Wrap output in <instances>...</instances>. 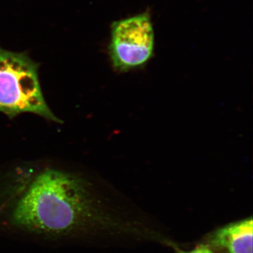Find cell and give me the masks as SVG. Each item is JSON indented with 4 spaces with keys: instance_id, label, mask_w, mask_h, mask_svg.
<instances>
[{
    "instance_id": "6da1fadb",
    "label": "cell",
    "mask_w": 253,
    "mask_h": 253,
    "mask_svg": "<svg viewBox=\"0 0 253 253\" xmlns=\"http://www.w3.org/2000/svg\"><path fill=\"white\" fill-rule=\"evenodd\" d=\"M6 217L18 231L56 239H79L104 221L91 184L76 173L54 168L14 181Z\"/></svg>"
},
{
    "instance_id": "7a4b0ae2",
    "label": "cell",
    "mask_w": 253,
    "mask_h": 253,
    "mask_svg": "<svg viewBox=\"0 0 253 253\" xmlns=\"http://www.w3.org/2000/svg\"><path fill=\"white\" fill-rule=\"evenodd\" d=\"M39 64L23 52L0 46V112L10 119L33 113L54 123H62L46 104L42 91Z\"/></svg>"
},
{
    "instance_id": "3957f363",
    "label": "cell",
    "mask_w": 253,
    "mask_h": 253,
    "mask_svg": "<svg viewBox=\"0 0 253 253\" xmlns=\"http://www.w3.org/2000/svg\"><path fill=\"white\" fill-rule=\"evenodd\" d=\"M155 35L148 13L116 21L111 27L109 55L121 72L143 67L154 55Z\"/></svg>"
},
{
    "instance_id": "277c9868",
    "label": "cell",
    "mask_w": 253,
    "mask_h": 253,
    "mask_svg": "<svg viewBox=\"0 0 253 253\" xmlns=\"http://www.w3.org/2000/svg\"><path fill=\"white\" fill-rule=\"evenodd\" d=\"M253 219H244L221 228L212 243L229 253H253Z\"/></svg>"
},
{
    "instance_id": "5b68a950",
    "label": "cell",
    "mask_w": 253,
    "mask_h": 253,
    "mask_svg": "<svg viewBox=\"0 0 253 253\" xmlns=\"http://www.w3.org/2000/svg\"><path fill=\"white\" fill-rule=\"evenodd\" d=\"M189 253H212L210 251L209 249H206V248H199V249H197L194 250V251H191Z\"/></svg>"
}]
</instances>
